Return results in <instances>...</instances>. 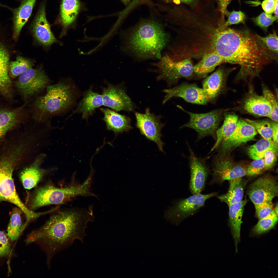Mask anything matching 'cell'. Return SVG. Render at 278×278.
<instances>
[{
  "label": "cell",
  "instance_id": "34",
  "mask_svg": "<svg viewBox=\"0 0 278 278\" xmlns=\"http://www.w3.org/2000/svg\"><path fill=\"white\" fill-rule=\"evenodd\" d=\"M277 221L278 215L273 209L269 215L259 219L253 229V232L255 235L264 233L273 228L277 223Z\"/></svg>",
  "mask_w": 278,
  "mask_h": 278
},
{
  "label": "cell",
  "instance_id": "2",
  "mask_svg": "<svg viewBox=\"0 0 278 278\" xmlns=\"http://www.w3.org/2000/svg\"><path fill=\"white\" fill-rule=\"evenodd\" d=\"M49 218L39 228L32 231L25 240L27 244L35 243L45 251L48 265L54 255L78 239L84 243L85 230L95 217L89 210L76 207L61 208L50 213Z\"/></svg>",
  "mask_w": 278,
  "mask_h": 278
},
{
  "label": "cell",
  "instance_id": "3",
  "mask_svg": "<svg viewBox=\"0 0 278 278\" xmlns=\"http://www.w3.org/2000/svg\"><path fill=\"white\" fill-rule=\"evenodd\" d=\"M122 51L141 60L160 59L168 45L170 35L158 21H142L132 28L120 33Z\"/></svg>",
  "mask_w": 278,
  "mask_h": 278
},
{
  "label": "cell",
  "instance_id": "28",
  "mask_svg": "<svg viewBox=\"0 0 278 278\" xmlns=\"http://www.w3.org/2000/svg\"><path fill=\"white\" fill-rule=\"evenodd\" d=\"M224 63V60L219 54L212 52L204 55L201 60L193 66L194 72L197 76L204 77L216 66Z\"/></svg>",
  "mask_w": 278,
  "mask_h": 278
},
{
  "label": "cell",
  "instance_id": "14",
  "mask_svg": "<svg viewBox=\"0 0 278 278\" xmlns=\"http://www.w3.org/2000/svg\"><path fill=\"white\" fill-rule=\"evenodd\" d=\"M102 95L103 105L116 111H132L135 108V106L121 85L108 83L107 87L102 88Z\"/></svg>",
  "mask_w": 278,
  "mask_h": 278
},
{
  "label": "cell",
  "instance_id": "50",
  "mask_svg": "<svg viewBox=\"0 0 278 278\" xmlns=\"http://www.w3.org/2000/svg\"><path fill=\"white\" fill-rule=\"evenodd\" d=\"M276 2H278V0H275Z\"/></svg>",
  "mask_w": 278,
  "mask_h": 278
},
{
  "label": "cell",
  "instance_id": "35",
  "mask_svg": "<svg viewBox=\"0 0 278 278\" xmlns=\"http://www.w3.org/2000/svg\"><path fill=\"white\" fill-rule=\"evenodd\" d=\"M244 120L251 125L263 138L272 140V129L271 121L266 120H252L246 119Z\"/></svg>",
  "mask_w": 278,
  "mask_h": 278
},
{
  "label": "cell",
  "instance_id": "11",
  "mask_svg": "<svg viewBox=\"0 0 278 278\" xmlns=\"http://www.w3.org/2000/svg\"><path fill=\"white\" fill-rule=\"evenodd\" d=\"M136 126L141 133L147 138L154 142L159 150L163 152L164 143L161 139V131L164 124L161 121L160 116L151 113L149 108L144 113L136 112Z\"/></svg>",
  "mask_w": 278,
  "mask_h": 278
},
{
  "label": "cell",
  "instance_id": "18",
  "mask_svg": "<svg viewBox=\"0 0 278 278\" xmlns=\"http://www.w3.org/2000/svg\"><path fill=\"white\" fill-rule=\"evenodd\" d=\"M234 68L220 66L210 75L205 79L202 83L203 88L209 102L215 100L225 91L227 78Z\"/></svg>",
  "mask_w": 278,
  "mask_h": 278
},
{
  "label": "cell",
  "instance_id": "37",
  "mask_svg": "<svg viewBox=\"0 0 278 278\" xmlns=\"http://www.w3.org/2000/svg\"><path fill=\"white\" fill-rule=\"evenodd\" d=\"M278 18L272 14L263 12L258 16L252 18L253 22L265 32L268 27L277 20Z\"/></svg>",
  "mask_w": 278,
  "mask_h": 278
},
{
  "label": "cell",
  "instance_id": "32",
  "mask_svg": "<svg viewBox=\"0 0 278 278\" xmlns=\"http://www.w3.org/2000/svg\"><path fill=\"white\" fill-rule=\"evenodd\" d=\"M22 213V210L18 207L12 210L7 229V235L11 241L17 239L26 226L22 223L21 215Z\"/></svg>",
  "mask_w": 278,
  "mask_h": 278
},
{
  "label": "cell",
  "instance_id": "15",
  "mask_svg": "<svg viewBox=\"0 0 278 278\" xmlns=\"http://www.w3.org/2000/svg\"><path fill=\"white\" fill-rule=\"evenodd\" d=\"M257 132L251 125L244 119H238L236 127L233 133L224 138L219 147H220V154L225 155L235 147L253 140Z\"/></svg>",
  "mask_w": 278,
  "mask_h": 278
},
{
  "label": "cell",
  "instance_id": "38",
  "mask_svg": "<svg viewBox=\"0 0 278 278\" xmlns=\"http://www.w3.org/2000/svg\"><path fill=\"white\" fill-rule=\"evenodd\" d=\"M263 96L270 103L272 110L268 117L273 121L278 123V104L275 97L273 93L265 86H262Z\"/></svg>",
  "mask_w": 278,
  "mask_h": 278
},
{
  "label": "cell",
  "instance_id": "26",
  "mask_svg": "<svg viewBox=\"0 0 278 278\" xmlns=\"http://www.w3.org/2000/svg\"><path fill=\"white\" fill-rule=\"evenodd\" d=\"M9 54L5 47L0 42V94L5 97L10 95L12 84L8 75Z\"/></svg>",
  "mask_w": 278,
  "mask_h": 278
},
{
  "label": "cell",
  "instance_id": "23",
  "mask_svg": "<svg viewBox=\"0 0 278 278\" xmlns=\"http://www.w3.org/2000/svg\"><path fill=\"white\" fill-rule=\"evenodd\" d=\"M102 105V95L94 92L90 87L85 92L83 98L69 117L75 114L80 113L82 115L83 119L87 120L97 108Z\"/></svg>",
  "mask_w": 278,
  "mask_h": 278
},
{
  "label": "cell",
  "instance_id": "16",
  "mask_svg": "<svg viewBox=\"0 0 278 278\" xmlns=\"http://www.w3.org/2000/svg\"><path fill=\"white\" fill-rule=\"evenodd\" d=\"M162 91L166 93L163 101V104L174 97H181L189 102L198 105H206L209 102L203 89L194 84L183 83Z\"/></svg>",
  "mask_w": 278,
  "mask_h": 278
},
{
  "label": "cell",
  "instance_id": "24",
  "mask_svg": "<svg viewBox=\"0 0 278 278\" xmlns=\"http://www.w3.org/2000/svg\"><path fill=\"white\" fill-rule=\"evenodd\" d=\"M36 0H23L18 7L13 8L5 6L13 13V36L17 38L21 30L30 16Z\"/></svg>",
  "mask_w": 278,
  "mask_h": 278
},
{
  "label": "cell",
  "instance_id": "40",
  "mask_svg": "<svg viewBox=\"0 0 278 278\" xmlns=\"http://www.w3.org/2000/svg\"><path fill=\"white\" fill-rule=\"evenodd\" d=\"M259 40L267 49L275 56L278 57V37L275 31L270 33L266 37L258 35Z\"/></svg>",
  "mask_w": 278,
  "mask_h": 278
},
{
  "label": "cell",
  "instance_id": "22",
  "mask_svg": "<svg viewBox=\"0 0 278 278\" xmlns=\"http://www.w3.org/2000/svg\"><path fill=\"white\" fill-rule=\"evenodd\" d=\"M100 109L104 114L102 119L106 124L107 129L113 131L116 135L127 132L132 128L129 117L108 108Z\"/></svg>",
  "mask_w": 278,
  "mask_h": 278
},
{
  "label": "cell",
  "instance_id": "4",
  "mask_svg": "<svg viewBox=\"0 0 278 278\" xmlns=\"http://www.w3.org/2000/svg\"><path fill=\"white\" fill-rule=\"evenodd\" d=\"M43 95L33 99L30 111L32 119L43 123L50 122L53 117L65 113L75 104L77 95L76 86L68 79L49 84Z\"/></svg>",
  "mask_w": 278,
  "mask_h": 278
},
{
  "label": "cell",
  "instance_id": "29",
  "mask_svg": "<svg viewBox=\"0 0 278 278\" xmlns=\"http://www.w3.org/2000/svg\"><path fill=\"white\" fill-rule=\"evenodd\" d=\"M229 186L228 192L225 194L217 196L221 202L228 205L241 201L244 194V182L242 178H239L229 181Z\"/></svg>",
  "mask_w": 278,
  "mask_h": 278
},
{
  "label": "cell",
  "instance_id": "42",
  "mask_svg": "<svg viewBox=\"0 0 278 278\" xmlns=\"http://www.w3.org/2000/svg\"><path fill=\"white\" fill-rule=\"evenodd\" d=\"M254 206L256 216L259 220L269 215L274 208V204L272 201L263 202Z\"/></svg>",
  "mask_w": 278,
  "mask_h": 278
},
{
  "label": "cell",
  "instance_id": "36",
  "mask_svg": "<svg viewBox=\"0 0 278 278\" xmlns=\"http://www.w3.org/2000/svg\"><path fill=\"white\" fill-rule=\"evenodd\" d=\"M32 62L30 60L19 56L16 60L10 63V72L12 76H17L32 68Z\"/></svg>",
  "mask_w": 278,
  "mask_h": 278
},
{
  "label": "cell",
  "instance_id": "39",
  "mask_svg": "<svg viewBox=\"0 0 278 278\" xmlns=\"http://www.w3.org/2000/svg\"><path fill=\"white\" fill-rule=\"evenodd\" d=\"M225 15L227 16L228 19L223 24H221V28H225L234 24H245L246 19L245 15L241 11H233L230 12L227 10L225 13Z\"/></svg>",
  "mask_w": 278,
  "mask_h": 278
},
{
  "label": "cell",
  "instance_id": "9",
  "mask_svg": "<svg viewBox=\"0 0 278 278\" xmlns=\"http://www.w3.org/2000/svg\"><path fill=\"white\" fill-rule=\"evenodd\" d=\"M50 82L42 68H31L20 75L16 85L25 100H33L46 88Z\"/></svg>",
  "mask_w": 278,
  "mask_h": 278
},
{
  "label": "cell",
  "instance_id": "19",
  "mask_svg": "<svg viewBox=\"0 0 278 278\" xmlns=\"http://www.w3.org/2000/svg\"><path fill=\"white\" fill-rule=\"evenodd\" d=\"M189 148L190 171L189 189L193 194H199L205 187L209 169L204 161L196 156L189 146Z\"/></svg>",
  "mask_w": 278,
  "mask_h": 278
},
{
  "label": "cell",
  "instance_id": "47",
  "mask_svg": "<svg viewBox=\"0 0 278 278\" xmlns=\"http://www.w3.org/2000/svg\"><path fill=\"white\" fill-rule=\"evenodd\" d=\"M194 0H164L167 3H173L178 4L180 3L186 4H190L193 2Z\"/></svg>",
  "mask_w": 278,
  "mask_h": 278
},
{
  "label": "cell",
  "instance_id": "10",
  "mask_svg": "<svg viewBox=\"0 0 278 278\" xmlns=\"http://www.w3.org/2000/svg\"><path fill=\"white\" fill-rule=\"evenodd\" d=\"M177 106L190 116L189 121L180 128L187 127L195 130L199 139L208 136H215L224 113L227 110L218 109L206 113L197 114L186 111L179 106Z\"/></svg>",
  "mask_w": 278,
  "mask_h": 278
},
{
  "label": "cell",
  "instance_id": "13",
  "mask_svg": "<svg viewBox=\"0 0 278 278\" xmlns=\"http://www.w3.org/2000/svg\"><path fill=\"white\" fill-rule=\"evenodd\" d=\"M277 182L274 177L266 175L258 178L249 185L247 191L249 197L254 205L272 201L277 196Z\"/></svg>",
  "mask_w": 278,
  "mask_h": 278
},
{
  "label": "cell",
  "instance_id": "45",
  "mask_svg": "<svg viewBox=\"0 0 278 278\" xmlns=\"http://www.w3.org/2000/svg\"><path fill=\"white\" fill-rule=\"evenodd\" d=\"M221 14L222 22L224 23L225 13L227 10V7L232 0H217Z\"/></svg>",
  "mask_w": 278,
  "mask_h": 278
},
{
  "label": "cell",
  "instance_id": "46",
  "mask_svg": "<svg viewBox=\"0 0 278 278\" xmlns=\"http://www.w3.org/2000/svg\"><path fill=\"white\" fill-rule=\"evenodd\" d=\"M271 123L272 129V140L276 146L278 147V123L273 121H271Z\"/></svg>",
  "mask_w": 278,
  "mask_h": 278
},
{
  "label": "cell",
  "instance_id": "27",
  "mask_svg": "<svg viewBox=\"0 0 278 278\" xmlns=\"http://www.w3.org/2000/svg\"><path fill=\"white\" fill-rule=\"evenodd\" d=\"M23 108L16 110H0V141L7 132L14 128L23 118Z\"/></svg>",
  "mask_w": 278,
  "mask_h": 278
},
{
  "label": "cell",
  "instance_id": "30",
  "mask_svg": "<svg viewBox=\"0 0 278 278\" xmlns=\"http://www.w3.org/2000/svg\"><path fill=\"white\" fill-rule=\"evenodd\" d=\"M223 116L224 120L223 124L216 131V141L211 152L217 148L222 140L231 135L236 127L239 119L237 115L233 112L225 111Z\"/></svg>",
  "mask_w": 278,
  "mask_h": 278
},
{
  "label": "cell",
  "instance_id": "6",
  "mask_svg": "<svg viewBox=\"0 0 278 278\" xmlns=\"http://www.w3.org/2000/svg\"><path fill=\"white\" fill-rule=\"evenodd\" d=\"M151 64L157 68V80H164L169 86L176 84L182 78H191L194 73L191 58L175 60L166 53L158 62Z\"/></svg>",
  "mask_w": 278,
  "mask_h": 278
},
{
  "label": "cell",
  "instance_id": "44",
  "mask_svg": "<svg viewBox=\"0 0 278 278\" xmlns=\"http://www.w3.org/2000/svg\"><path fill=\"white\" fill-rule=\"evenodd\" d=\"M11 250L8 237L4 232L0 231V257L8 255Z\"/></svg>",
  "mask_w": 278,
  "mask_h": 278
},
{
  "label": "cell",
  "instance_id": "5",
  "mask_svg": "<svg viewBox=\"0 0 278 278\" xmlns=\"http://www.w3.org/2000/svg\"><path fill=\"white\" fill-rule=\"evenodd\" d=\"M92 176L89 174L82 183L74 180L67 186L60 187L48 183L38 186L29 192L25 205L34 211L41 207L53 205H60L78 196L86 197L97 196L91 190Z\"/></svg>",
  "mask_w": 278,
  "mask_h": 278
},
{
  "label": "cell",
  "instance_id": "48",
  "mask_svg": "<svg viewBox=\"0 0 278 278\" xmlns=\"http://www.w3.org/2000/svg\"><path fill=\"white\" fill-rule=\"evenodd\" d=\"M126 5H127L130 3V0H121Z\"/></svg>",
  "mask_w": 278,
  "mask_h": 278
},
{
  "label": "cell",
  "instance_id": "1",
  "mask_svg": "<svg viewBox=\"0 0 278 278\" xmlns=\"http://www.w3.org/2000/svg\"><path fill=\"white\" fill-rule=\"evenodd\" d=\"M215 51L225 63L240 66L237 81L247 80L256 76L264 66L278 57L270 52L259 39L258 34L247 29L236 30L219 27Z\"/></svg>",
  "mask_w": 278,
  "mask_h": 278
},
{
  "label": "cell",
  "instance_id": "25",
  "mask_svg": "<svg viewBox=\"0 0 278 278\" xmlns=\"http://www.w3.org/2000/svg\"><path fill=\"white\" fill-rule=\"evenodd\" d=\"M247 202V200L245 199L228 205L229 223L234 241L236 252L237 251L238 244L240 241L242 217Z\"/></svg>",
  "mask_w": 278,
  "mask_h": 278
},
{
  "label": "cell",
  "instance_id": "17",
  "mask_svg": "<svg viewBox=\"0 0 278 278\" xmlns=\"http://www.w3.org/2000/svg\"><path fill=\"white\" fill-rule=\"evenodd\" d=\"M239 108L243 112L258 117H268L272 110L269 101L263 96L257 94L251 85L241 101Z\"/></svg>",
  "mask_w": 278,
  "mask_h": 278
},
{
  "label": "cell",
  "instance_id": "31",
  "mask_svg": "<svg viewBox=\"0 0 278 278\" xmlns=\"http://www.w3.org/2000/svg\"><path fill=\"white\" fill-rule=\"evenodd\" d=\"M80 7L79 0H62L60 6V21L64 31L74 22Z\"/></svg>",
  "mask_w": 278,
  "mask_h": 278
},
{
  "label": "cell",
  "instance_id": "41",
  "mask_svg": "<svg viewBox=\"0 0 278 278\" xmlns=\"http://www.w3.org/2000/svg\"><path fill=\"white\" fill-rule=\"evenodd\" d=\"M265 171L263 158L254 160L246 167V176H256Z\"/></svg>",
  "mask_w": 278,
  "mask_h": 278
},
{
  "label": "cell",
  "instance_id": "12",
  "mask_svg": "<svg viewBox=\"0 0 278 278\" xmlns=\"http://www.w3.org/2000/svg\"><path fill=\"white\" fill-rule=\"evenodd\" d=\"M210 183L221 184L226 180L246 176V167L237 164L230 159L219 155L214 161Z\"/></svg>",
  "mask_w": 278,
  "mask_h": 278
},
{
  "label": "cell",
  "instance_id": "8",
  "mask_svg": "<svg viewBox=\"0 0 278 278\" xmlns=\"http://www.w3.org/2000/svg\"><path fill=\"white\" fill-rule=\"evenodd\" d=\"M217 195L216 192L206 194H193L187 198L175 202L165 211L164 218L174 224L179 225L186 219L198 212L204 206L206 201Z\"/></svg>",
  "mask_w": 278,
  "mask_h": 278
},
{
  "label": "cell",
  "instance_id": "20",
  "mask_svg": "<svg viewBox=\"0 0 278 278\" xmlns=\"http://www.w3.org/2000/svg\"><path fill=\"white\" fill-rule=\"evenodd\" d=\"M45 157V154L39 155L31 165L21 172L20 179L25 189L30 190L36 187L52 171L51 169H45L41 167Z\"/></svg>",
  "mask_w": 278,
  "mask_h": 278
},
{
  "label": "cell",
  "instance_id": "49",
  "mask_svg": "<svg viewBox=\"0 0 278 278\" xmlns=\"http://www.w3.org/2000/svg\"><path fill=\"white\" fill-rule=\"evenodd\" d=\"M273 210H274L276 214L278 215V205L277 204L276 206L275 207L273 208Z\"/></svg>",
  "mask_w": 278,
  "mask_h": 278
},
{
  "label": "cell",
  "instance_id": "33",
  "mask_svg": "<svg viewBox=\"0 0 278 278\" xmlns=\"http://www.w3.org/2000/svg\"><path fill=\"white\" fill-rule=\"evenodd\" d=\"M271 149L278 150V147L272 140L263 138L250 146L247 149V153L251 159L258 160L263 158L266 152Z\"/></svg>",
  "mask_w": 278,
  "mask_h": 278
},
{
  "label": "cell",
  "instance_id": "21",
  "mask_svg": "<svg viewBox=\"0 0 278 278\" xmlns=\"http://www.w3.org/2000/svg\"><path fill=\"white\" fill-rule=\"evenodd\" d=\"M32 31L35 40L44 46H49L57 41L47 20L44 5L39 9L33 22Z\"/></svg>",
  "mask_w": 278,
  "mask_h": 278
},
{
  "label": "cell",
  "instance_id": "7",
  "mask_svg": "<svg viewBox=\"0 0 278 278\" xmlns=\"http://www.w3.org/2000/svg\"><path fill=\"white\" fill-rule=\"evenodd\" d=\"M15 168L11 164L0 163V202L6 201L16 205L22 210L26 222L29 223L39 218L40 213L29 209L19 197L12 177Z\"/></svg>",
  "mask_w": 278,
  "mask_h": 278
},
{
  "label": "cell",
  "instance_id": "43",
  "mask_svg": "<svg viewBox=\"0 0 278 278\" xmlns=\"http://www.w3.org/2000/svg\"><path fill=\"white\" fill-rule=\"evenodd\" d=\"M278 150L271 149L267 150L263 158L265 170L271 169L277 160Z\"/></svg>",
  "mask_w": 278,
  "mask_h": 278
}]
</instances>
